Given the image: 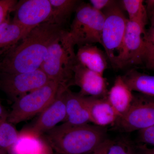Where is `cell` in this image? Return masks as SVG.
I'll return each mask as SVG.
<instances>
[{
    "label": "cell",
    "instance_id": "1",
    "mask_svg": "<svg viewBox=\"0 0 154 154\" xmlns=\"http://www.w3.org/2000/svg\"><path fill=\"white\" fill-rule=\"evenodd\" d=\"M51 22L34 28L0 60V73L15 74L35 71L41 68L50 45L65 31Z\"/></svg>",
    "mask_w": 154,
    "mask_h": 154
},
{
    "label": "cell",
    "instance_id": "2",
    "mask_svg": "<svg viewBox=\"0 0 154 154\" xmlns=\"http://www.w3.org/2000/svg\"><path fill=\"white\" fill-rule=\"evenodd\" d=\"M107 127L63 122L43 135L57 154H91L107 138Z\"/></svg>",
    "mask_w": 154,
    "mask_h": 154
},
{
    "label": "cell",
    "instance_id": "3",
    "mask_svg": "<svg viewBox=\"0 0 154 154\" xmlns=\"http://www.w3.org/2000/svg\"><path fill=\"white\" fill-rule=\"evenodd\" d=\"M74 47L66 30L50 45L40 68L50 81L68 88L72 85L74 69L78 62Z\"/></svg>",
    "mask_w": 154,
    "mask_h": 154
},
{
    "label": "cell",
    "instance_id": "4",
    "mask_svg": "<svg viewBox=\"0 0 154 154\" xmlns=\"http://www.w3.org/2000/svg\"><path fill=\"white\" fill-rule=\"evenodd\" d=\"M70 30L67 34L74 46L99 43L102 45V34L105 15L96 11L90 4L80 3Z\"/></svg>",
    "mask_w": 154,
    "mask_h": 154
},
{
    "label": "cell",
    "instance_id": "5",
    "mask_svg": "<svg viewBox=\"0 0 154 154\" xmlns=\"http://www.w3.org/2000/svg\"><path fill=\"white\" fill-rule=\"evenodd\" d=\"M60 85L50 81L44 85L21 96L15 100L8 121L17 124L39 114L52 102Z\"/></svg>",
    "mask_w": 154,
    "mask_h": 154
},
{
    "label": "cell",
    "instance_id": "6",
    "mask_svg": "<svg viewBox=\"0 0 154 154\" xmlns=\"http://www.w3.org/2000/svg\"><path fill=\"white\" fill-rule=\"evenodd\" d=\"M145 31L144 26L128 20L121 46L112 64L113 66L121 69L144 63Z\"/></svg>",
    "mask_w": 154,
    "mask_h": 154
},
{
    "label": "cell",
    "instance_id": "7",
    "mask_svg": "<svg viewBox=\"0 0 154 154\" xmlns=\"http://www.w3.org/2000/svg\"><path fill=\"white\" fill-rule=\"evenodd\" d=\"M154 125V98L142 94H134L128 110L118 117L116 128L124 132L142 130Z\"/></svg>",
    "mask_w": 154,
    "mask_h": 154
},
{
    "label": "cell",
    "instance_id": "8",
    "mask_svg": "<svg viewBox=\"0 0 154 154\" xmlns=\"http://www.w3.org/2000/svg\"><path fill=\"white\" fill-rule=\"evenodd\" d=\"M102 34V45L107 58L113 64L124 37L128 19L119 2L106 9Z\"/></svg>",
    "mask_w": 154,
    "mask_h": 154
},
{
    "label": "cell",
    "instance_id": "9",
    "mask_svg": "<svg viewBox=\"0 0 154 154\" xmlns=\"http://www.w3.org/2000/svg\"><path fill=\"white\" fill-rule=\"evenodd\" d=\"M50 81L41 68L20 73H0V90L14 101L42 87Z\"/></svg>",
    "mask_w": 154,
    "mask_h": 154
},
{
    "label": "cell",
    "instance_id": "10",
    "mask_svg": "<svg viewBox=\"0 0 154 154\" xmlns=\"http://www.w3.org/2000/svg\"><path fill=\"white\" fill-rule=\"evenodd\" d=\"M13 20L30 33L45 22H50L52 10L49 0H21L14 11Z\"/></svg>",
    "mask_w": 154,
    "mask_h": 154
},
{
    "label": "cell",
    "instance_id": "11",
    "mask_svg": "<svg viewBox=\"0 0 154 154\" xmlns=\"http://www.w3.org/2000/svg\"><path fill=\"white\" fill-rule=\"evenodd\" d=\"M67 88L66 86H60L53 101L39 114L28 132L39 137L61 122H63L66 116L65 93Z\"/></svg>",
    "mask_w": 154,
    "mask_h": 154
},
{
    "label": "cell",
    "instance_id": "12",
    "mask_svg": "<svg viewBox=\"0 0 154 154\" xmlns=\"http://www.w3.org/2000/svg\"><path fill=\"white\" fill-rule=\"evenodd\" d=\"M79 87L81 96L106 98L108 90L107 79L78 62L74 69L72 85Z\"/></svg>",
    "mask_w": 154,
    "mask_h": 154
},
{
    "label": "cell",
    "instance_id": "13",
    "mask_svg": "<svg viewBox=\"0 0 154 154\" xmlns=\"http://www.w3.org/2000/svg\"><path fill=\"white\" fill-rule=\"evenodd\" d=\"M85 97L90 113L91 122L104 127L114 125L118 116L107 97Z\"/></svg>",
    "mask_w": 154,
    "mask_h": 154
},
{
    "label": "cell",
    "instance_id": "14",
    "mask_svg": "<svg viewBox=\"0 0 154 154\" xmlns=\"http://www.w3.org/2000/svg\"><path fill=\"white\" fill-rule=\"evenodd\" d=\"M66 116L63 122L74 125L91 122V117L85 97L73 93L67 88L66 91Z\"/></svg>",
    "mask_w": 154,
    "mask_h": 154
},
{
    "label": "cell",
    "instance_id": "15",
    "mask_svg": "<svg viewBox=\"0 0 154 154\" xmlns=\"http://www.w3.org/2000/svg\"><path fill=\"white\" fill-rule=\"evenodd\" d=\"M134 94L125 82L122 76L116 77L113 86L107 93V98L118 116L123 115L129 109Z\"/></svg>",
    "mask_w": 154,
    "mask_h": 154
},
{
    "label": "cell",
    "instance_id": "16",
    "mask_svg": "<svg viewBox=\"0 0 154 154\" xmlns=\"http://www.w3.org/2000/svg\"><path fill=\"white\" fill-rule=\"evenodd\" d=\"M77 60L84 66L103 75L107 68V57L94 44L79 46L76 53Z\"/></svg>",
    "mask_w": 154,
    "mask_h": 154
},
{
    "label": "cell",
    "instance_id": "17",
    "mask_svg": "<svg viewBox=\"0 0 154 154\" xmlns=\"http://www.w3.org/2000/svg\"><path fill=\"white\" fill-rule=\"evenodd\" d=\"M29 33L25 28L11 20L10 16L0 25V49L4 51L11 49Z\"/></svg>",
    "mask_w": 154,
    "mask_h": 154
},
{
    "label": "cell",
    "instance_id": "18",
    "mask_svg": "<svg viewBox=\"0 0 154 154\" xmlns=\"http://www.w3.org/2000/svg\"><path fill=\"white\" fill-rule=\"evenodd\" d=\"M122 77L125 82L132 92L136 91L154 98V76L132 69Z\"/></svg>",
    "mask_w": 154,
    "mask_h": 154
},
{
    "label": "cell",
    "instance_id": "19",
    "mask_svg": "<svg viewBox=\"0 0 154 154\" xmlns=\"http://www.w3.org/2000/svg\"><path fill=\"white\" fill-rule=\"evenodd\" d=\"M38 137L28 131L19 133L17 142L8 152L10 154H33L44 145Z\"/></svg>",
    "mask_w": 154,
    "mask_h": 154
},
{
    "label": "cell",
    "instance_id": "20",
    "mask_svg": "<svg viewBox=\"0 0 154 154\" xmlns=\"http://www.w3.org/2000/svg\"><path fill=\"white\" fill-rule=\"evenodd\" d=\"M52 10L50 22L63 25L81 2L76 0H49Z\"/></svg>",
    "mask_w": 154,
    "mask_h": 154
},
{
    "label": "cell",
    "instance_id": "21",
    "mask_svg": "<svg viewBox=\"0 0 154 154\" xmlns=\"http://www.w3.org/2000/svg\"><path fill=\"white\" fill-rule=\"evenodd\" d=\"M144 2L142 0H122L119 3L123 10L128 14L129 21L137 22L145 27L149 17Z\"/></svg>",
    "mask_w": 154,
    "mask_h": 154
},
{
    "label": "cell",
    "instance_id": "22",
    "mask_svg": "<svg viewBox=\"0 0 154 154\" xmlns=\"http://www.w3.org/2000/svg\"><path fill=\"white\" fill-rule=\"evenodd\" d=\"M150 26L144 36L145 45L144 63L147 69L154 72V11L148 15Z\"/></svg>",
    "mask_w": 154,
    "mask_h": 154
},
{
    "label": "cell",
    "instance_id": "23",
    "mask_svg": "<svg viewBox=\"0 0 154 154\" xmlns=\"http://www.w3.org/2000/svg\"><path fill=\"white\" fill-rule=\"evenodd\" d=\"M19 133L8 120L0 121V148L6 153L17 142Z\"/></svg>",
    "mask_w": 154,
    "mask_h": 154
},
{
    "label": "cell",
    "instance_id": "24",
    "mask_svg": "<svg viewBox=\"0 0 154 154\" xmlns=\"http://www.w3.org/2000/svg\"><path fill=\"white\" fill-rule=\"evenodd\" d=\"M107 154H137V152L129 140L122 138L112 140Z\"/></svg>",
    "mask_w": 154,
    "mask_h": 154
},
{
    "label": "cell",
    "instance_id": "25",
    "mask_svg": "<svg viewBox=\"0 0 154 154\" xmlns=\"http://www.w3.org/2000/svg\"><path fill=\"white\" fill-rule=\"evenodd\" d=\"M17 2V0H0V25L14 12Z\"/></svg>",
    "mask_w": 154,
    "mask_h": 154
},
{
    "label": "cell",
    "instance_id": "26",
    "mask_svg": "<svg viewBox=\"0 0 154 154\" xmlns=\"http://www.w3.org/2000/svg\"><path fill=\"white\" fill-rule=\"evenodd\" d=\"M138 132V140L140 142L154 146V125Z\"/></svg>",
    "mask_w": 154,
    "mask_h": 154
},
{
    "label": "cell",
    "instance_id": "27",
    "mask_svg": "<svg viewBox=\"0 0 154 154\" xmlns=\"http://www.w3.org/2000/svg\"><path fill=\"white\" fill-rule=\"evenodd\" d=\"M116 2L114 0H91L90 4L96 11L103 12Z\"/></svg>",
    "mask_w": 154,
    "mask_h": 154
},
{
    "label": "cell",
    "instance_id": "28",
    "mask_svg": "<svg viewBox=\"0 0 154 154\" xmlns=\"http://www.w3.org/2000/svg\"><path fill=\"white\" fill-rule=\"evenodd\" d=\"M112 142V140L107 139L91 154H107Z\"/></svg>",
    "mask_w": 154,
    "mask_h": 154
},
{
    "label": "cell",
    "instance_id": "29",
    "mask_svg": "<svg viewBox=\"0 0 154 154\" xmlns=\"http://www.w3.org/2000/svg\"><path fill=\"white\" fill-rule=\"evenodd\" d=\"M137 149V154H154V147L150 148L144 144L138 146Z\"/></svg>",
    "mask_w": 154,
    "mask_h": 154
},
{
    "label": "cell",
    "instance_id": "30",
    "mask_svg": "<svg viewBox=\"0 0 154 154\" xmlns=\"http://www.w3.org/2000/svg\"><path fill=\"white\" fill-rule=\"evenodd\" d=\"M51 147L48 144L44 143L42 147L39 150L33 154H52L51 152Z\"/></svg>",
    "mask_w": 154,
    "mask_h": 154
},
{
    "label": "cell",
    "instance_id": "31",
    "mask_svg": "<svg viewBox=\"0 0 154 154\" xmlns=\"http://www.w3.org/2000/svg\"><path fill=\"white\" fill-rule=\"evenodd\" d=\"M148 16L154 11V0H146L144 2Z\"/></svg>",
    "mask_w": 154,
    "mask_h": 154
},
{
    "label": "cell",
    "instance_id": "32",
    "mask_svg": "<svg viewBox=\"0 0 154 154\" xmlns=\"http://www.w3.org/2000/svg\"><path fill=\"white\" fill-rule=\"evenodd\" d=\"M0 154H7V153L4 151L2 149L0 148Z\"/></svg>",
    "mask_w": 154,
    "mask_h": 154
},
{
    "label": "cell",
    "instance_id": "33",
    "mask_svg": "<svg viewBox=\"0 0 154 154\" xmlns=\"http://www.w3.org/2000/svg\"><path fill=\"white\" fill-rule=\"evenodd\" d=\"M5 52L4 51H3L2 50L0 49V55H2V54Z\"/></svg>",
    "mask_w": 154,
    "mask_h": 154
}]
</instances>
